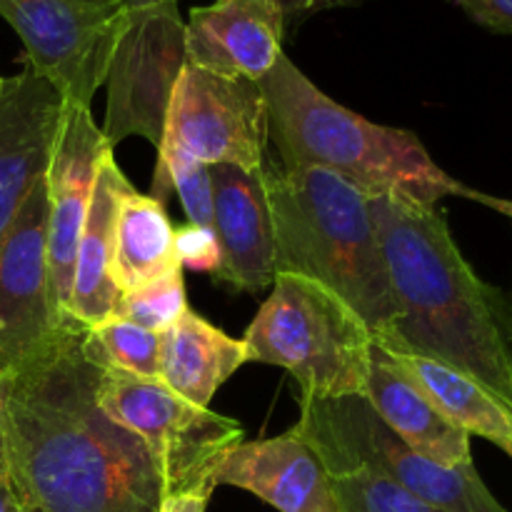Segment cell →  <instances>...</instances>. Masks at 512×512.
Wrapping results in <instances>:
<instances>
[{
  "label": "cell",
  "instance_id": "21",
  "mask_svg": "<svg viewBox=\"0 0 512 512\" xmlns=\"http://www.w3.org/2000/svg\"><path fill=\"white\" fill-rule=\"evenodd\" d=\"M388 350V348H385ZM435 408L468 435L490 440L512 458V410L488 388L438 360L388 350Z\"/></svg>",
  "mask_w": 512,
  "mask_h": 512
},
{
  "label": "cell",
  "instance_id": "8",
  "mask_svg": "<svg viewBox=\"0 0 512 512\" xmlns=\"http://www.w3.org/2000/svg\"><path fill=\"white\" fill-rule=\"evenodd\" d=\"M0 18L23 40V65L63 93L65 105L90 108L108 78L125 25L118 0H0Z\"/></svg>",
  "mask_w": 512,
  "mask_h": 512
},
{
  "label": "cell",
  "instance_id": "9",
  "mask_svg": "<svg viewBox=\"0 0 512 512\" xmlns=\"http://www.w3.org/2000/svg\"><path fill=\"white\" fill-rule=\"evenodd\" d=\"M185 65V20L180 5L125 13L115 53L110 58L108 108L103 138L110 150L125 138L163 145L170 95Z\"/></svg>",
  "mask_w": 512,
  "mask_h": 512
},
{
  "label": "cell",
  "instance_id": "32",
  "mask_svg": "<svg viewBox=\"0 0 512 512\" xmlns=\"http://www.w3.org/2000/svg\"><path fill=\"white\" fill-rule=\"evenodd\" d=\"M495 210H503V213H508L512 218V203H510V200H498V208H495Z\"/></svg>",
  "mask_w": 512,
  "mask_h": 512
},
{
  "label": "cell",
  "instance_id": "23",
  "mask_svg": "<svg viewBox=\"0 0 512 512\" xmlns=\"http://www.w3.org/2000/svg\"><path fill=\"white\" fill-rule=\"evenodd\" d=\"M185 310H188V293H185L183 268H175L143 288L120 293L113 315L153 333H165L170 325L183 318Z\"/></svg>",
  "mask_w": 512,
  "mask_h": 512
},
{
  "label": "cell",
  "instance_id": "13",
  "mask_svg": "<svg viewBox=\"0 0 512 512\" xmlns=\"http://www.w3.org/2000/svg\"><path fill=\"white\" fill-rule=\"evenodd\" d=\"M65 98L45 75L23 65L0 85V243L45 178L63 123Z\"/></svg>",
  "mask_w": 512,
  "mask_h": 512
},
{
  "label": "cell",
  "instance_id": "19",
  "mask_svg": "<svg viewBox=\"0 0 512 512\" xmlns=\"http://www.w3.org/2000/svg\"><path fill=\"white\" fill-rule=\"evenodd\" d=\"M245 363L243 340L230 338L190 308L160 333V380L198 408H210L215 393Z\"/></svg>",
  "mask_w": 512,
  "mask_h": 512
},
{
  "label": "cell",
  "instance_id": "4",
  "mask_svg": "<svg viewBox=\"0 0 512 512\" xmlns=\"http://www.w3.org/2000/svg\"><path fill=\"white\" fill-rule=\"evenodd\" d=\"M275 230V273L300 275L338 295L383 338L395 308L370 198L320 168L265 163Z\"/></svg>",
  "mask_w": 512,
  "mask_h": 512
},
{
  "label": "cell",
  "instance_id": "14",
  "mask_svg": "<svg viewBox=\"0 0 512 512\" xmlns=\"http://www.w3.org/2000/svg\"><path fill=\"white\" fill-rule=\"evenodd\" d=\"M213 183V230L220 243L215 283L233 293H260L273 288L275 230L270 215L265 168L243 170L210 165Z\"/></svg>",
  "mask_w": 512,
  "mask_h": 512
},
{
  "label": "cell",
  "instance_id": "17",
  "mask_svg": "<svg viewBox=\"0 0 512 512\" xmlns=\"http://www.w3.org/2000/svg\"><path fill=\"white\" fill-rule=\"evenodd\" d=\"M363 398L373 405L380 420L423 458L445 468L473 463L470 435L450 423L420 385L395 363L393 355L375 340Z\"/></svg>",
  "mask_w": 512,
  "mask_h": 512
},
{
  "label": "cell",
  "instance_id": "12",
  "mask_svg": "<svg viewBox=\"0 0 512 512\" xmlns=\"http://www.w3.org/2000/svg\"><path fill=\"white\" fill-rule=\"evenodd\" d=\"M110 153L103 130L95 125L90 108L65 105L58 140L53 145L45 188H48V273L50 295L60 323L73 320L68 315L70 288H73L75 253L80 233L93 198L95 178Z\"/></svg>",
  "mask_w": 512,
  "mask_h": 512
},
{
  "label": "cell",
  "instance_id": "16",
  "mask_svg": "<svg viewBox=\"0 0 512 512\" xmlns=\"http://www.w3.org/2000/svg\"><path fill=\"white\" fill-rule=\"evenodd\" d=\"M213 483L253 493L278 512H340L328 468L293 430L238 443L215 465Z\"/></svg>",
  "mask_w": 512,
  "mask_h": 512
},
{
  "label": "cell",
  "instance_id": "28",
  "mask_svg": "<svg viewBox=\"0 0 512 512\" xmlns=\"http://www.w3.org/2000/svg\"><path fill=\"white\" fill-rule=\"evenodd\" d=\"M285 13V23H298L308 15L320 13L328 8H343V5L360 3V0H278Z\"/></svg>",
  "mask_w": 512,
  "mask_h": 512
},
{
  "label": "cell",
  "instance_id": "29",
  "mask_svg": "<svg viewBox=\"0 0 512 512\" xmlns=\"http://www.w3.org/2000/svg\"><path fill=\"white\" fill-rule=\"evenodd\" d=\"M0 512H20L18 503H15L13 488H10L8 468H5V453H3V440H0Z\"/></svg>",
  "mask_w": 512,
  "mask_h": 512
},
{
  "label": "cell",
  "instance_id": "2",
  "mask_svg": "<svg viewBox=\"0 0 512 512\" xmlns=\"http://www.w3.org/2000/svg\"><path fill=\"white\" fill-rule=\"evenodd\" d=\"M393 290V325L375 343L438 360L512 410V303L475 275L438 205L370 200Z\"/></svg>",
  "mask_w": 512,
  "mask_h": 512
},
{
  "label": "cell",
  "instance_id": "33",
  "mask_svg": "<svg viewBox=\"0 0 512 512\" xmlns=\"http://www.w3.org/2000/svg\"><path fill=\"white\" fill-rule=\"evenodd\" d=\"M0 85H3V78H0Z\"/></svg>",
  "mask_w": 512,
  "mask_h": 512
},
{
  "label": "cell",
  "instance_id": "18",
  "mask_svg": "<svg viewBox=\"0 0 512 512\" xmlns=\"http://www.w3.org/2000/svg\"><path fill=\"white\" fill-rule=\"evenodd\" d=\"M128 188L133 185L115 163V153L110 150L105 153L98 178H95L93 198H90L83 233H80L78 253H75L73 288H70L68 315L85 328L103 323L118 305L120 293L110 278V258H113L118 203Z\"/></svg>",
  "mask_w": 512,
  "mask_h": 512
},
{
  "label": "cell",
  "instance_id": "15",
  "mask_svg": "<svg viewBox=\"0 0 512 512\" xmlns=\"http://www.w3.org/2000/svg\"><path fill=\"white\" fill-rule=\"evenodd\" d=\"M278 0H215L185 20V63L228 78L263 80L283 55Z\"/></svg>",
  "mask_w": 512,
  "mask_h": 512
},
{
  "label": "cell",
  "instance_id": "27",
  "mask_svg": "<svg viewBox=\"0 0 512 512\" xmlns=\"http://www.w3.org/2000/svg\"><path fill=\"white\" fill-rule=\"evenodd\" d=\"M215 488H195L188 493L165 495L158 512H205Z\"/></svg>",
  "mask_w": 512,
  "mask_h": 512
},
{
  "label": "cell",
  "instance_id": "10",
  "mask_svg": "<svg viewBox=\"0 0 512 512\" xmlns=\"http://www.w3.org/2000/svg\"><path fill=\"white\" fill-rule=\"evenodd\" d=\"M268 140V108L255 80L183 65L160 148H183L205 165L260 170Z\"/></svg>",
  "mask_w": 512,
  "mask_h": 512
},
{
  "label": "cell",
  "instance_id": "25",
  "mask_svg": "<svg viewBox=\"0 0 512 512\" xmlns=\"http://www.w3.org/2000/svg\"><path fill=\"white\" fill-rule=\"evenodd\" d=\"M175 253L183 268L213 275L220 265V243L213 228L185 223L175 228Z\"/></svg>",
  "mask_w": 512,
  "mask_h": 512
},
{
  "label": "cell",
  "instance_id": "3",
  "mask_svg": "<svg viewBox=\"0 0 512 512\" xmlns=\"http://www.w3.org/2000/svg\"><path fill=\"white\" fill-rule=\"evenodd\" d=\"M258 85L268 108V138L283 168L328 170L370 200L398 195L438 205L448 195H463L490 208L498 203L450 178L415 133L378 125L335 103L285 53Z\"/></svg>",
  "mask_w": 512,
  "mask_h": 512
},
{
  "label": "cell",
  "instance_id": "24",
  "mask_svg": "<svg viewBox=\"0 0 512 512\" xmlns=\"http://www.w3.org/2000/svg\"><path fill=\"white\" fill-rule=\"evenodd\" d=\"M340 512H445L365 468L330 475Z\"/></svg>",
  "mask_w": 512,
  "mask_h": 512
},
{
  "label": "cell",
  "instance_id": "26",
  "mask_svg": "<svg viewBox=\"0 0 512 512\" xmlns=\"http://www.w3.org/2000/svg\"><path fill=\"white\" fill-rule=\"evenodd\" d=\"M470 18L495 33H512V0H453Z\"/></svg>",
  "mask_w": 512,
  "mask_h": 512
},
{
  "label": "cell",
  "instance_id": "1",
  "mask_svg": "<svg viewBox=\"0 0 512 512\" xmlns=\"http://www.w3.org/2000/svg\"><path fill=\"white\" fill-rule=\"evenodd\" d=\"M88 328L58 325L10 378L0 440L20 512H158L165 485L143 440L98 405Z\"/></svg>",
  "mask_w": 512,
  "mask_h": 512
},
{
  "label": "cell",
  "instance_id": "22",
  "mask_svg": "<svg viewBox=\"0 0 512 512\" xmlns=\"http://www.w3.org/2000/svg\"><path fill=\"white\" fill-rule=\"evenodd\" d=\"M88 338L108 368L125 370L138 378L160 380V333L110 315L103 323L88 328Z\"/></svg>",
  "mask_w": 512,
  "mask_h": 512
},
{
  "label": "cell",
  "instance_id": "20",
  "mask_svg": "<svg viewBox=\"0 0 512 512\" xmlns=\"http://www.w3.org/2000/svg\"><path fill=\"white\" fill-rule=\"evenodd\" d=\"M183 268L175 253V228L165 203L128 188L115 215L110 278L118 293L153 283L160 275Z\"/></svg>",
  "mask_w": 512,
  "mask_h": 512
},
{
  "label": "cell",
  "instance_id": "5",
  "mask_svg": "<svg viewBox=\"0 0 512 512\" xmlns=\"http://www.w3.org/2000/svg\"><path fill=\"white\" fill-rule=\"evenodd\" d=\"M248 363L278 365L300 385V403L365 395L373 335L323 285L280 273L243 335Z\"/></svg>",
  "mask_w": 512,
  "mask_h": 512
},
{
  "label": "cell",
  "instance_id": "31",
  "mask_svg": "<svg viewBox=\"0 0 512 512\" xmlns=\"http://www.w3.org/2000/svg\"><path fill=\"white\" fill-rule=\"evenodd\" d=\"M10 393V378L0 370V425H3V410H5V400H8Z\"/></svg>",
  "mask_w": 512,
  "mask_h": 512
},
{
  "label": "cell",
  "instance_id": "11",
  "mask_svg": "<svg viewBox=\"0 0 512 512\" xmlns=\"http://www.w3.org/2000/svg\"><path fill=\"white\" fill-rule=\"evenodd\" d=\"M58 325L50 295L43 178L0 243V370L13 378L53 340Z\"/></svg>",
  "mask_w": 512,
  "mask_h": 512
},
{
  "label": "cell",
  "instance_id": "7",
  "mask_svg": "<svg viewBox=\"0 0 512 512\" xmlns=\"http://www.w3.org/2000/svg\"><path fill=\"white\" fill-rule=\"evenodd\" d=\"M98 405L143 440L158 465L165 495L215 488V465L243 443V428L235 420L188 403L163 380L138 378L108 365L100 375Z\"/></svg>",
  "mask_w": 512,
  "mask_h": 512
},
{
  "label": "cell",
  "instance_id": "30",
  "mask_svg": "<svg viewBox=\"0 0 512 512\" xmlns=\"http://www.w3.org/2000/svg\"><path fill=\"white\" fill-rule=\"evenodd\" d=\"M125 8V13H135V10L148 8H163V5H180V0H118Z\"/></svg>",
  "mask_w": 512,
  "mask_h": 512
},
{
  "label": "cell",
  "instance_id": "6",
  "mask_svg": "<svg viewBox=\"0 0 512 512\" xmlns=\"http://www.w3.org/2000/svg\"><path fill=\"white\" fill-rule=\"evenodd\" d=\"M330 475L365 468L445 512H508L480 480L475 465L445 468L415 453L380 420L363 395L300 403L293 425Z\"/></svg>",
  "mask_w": 512,
  "mask_h": 512
}]
</instances>
